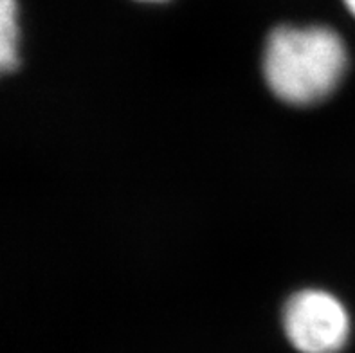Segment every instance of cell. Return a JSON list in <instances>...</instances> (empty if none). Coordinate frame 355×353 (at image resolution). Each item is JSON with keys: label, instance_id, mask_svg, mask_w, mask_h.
<instances>
[{"label": "cell", "instance_id": "obj_1", "mask_svg": "<svg viewBox=\"0 0 355 353\" xmlns=\"http://www.w3.org/2000/svg\"><path fill=\"white\" fill-rule=\"evenodd\" d=\"M270 92L293 107H312L338 90L348 69L347 44L327 26H278L261 58Z\"/></svg>", "mask_w": 355, "mask_h": 353}, {"label": "cell", "instance_id": "obj_2", "mask_svg": "<svg viewBox=\"0 0 355 353\" xmlns=\"http://www.w3.org/2000/svg\"><path fill=\"white\" fill-rule=\"evenodd\" d=\"M284 330L300 353H339L350 341V313L330 292L306 289L285 303Z\"/></svg>", "mask_w": 355, "mask_h": 353}, {"label": "cell", "instance_id": "obj_3", "mask_svg": "<svg viewBox=\"0 0 355 353\" xmlns=\"http://www.w3.org/2000/svg\"><path fill=\"white\" fill-rule=\"evenodd\" d=\"M20 26L17 0H0V78L20 67Z\"/></svg>", "mask_w": 355, "mask_h": 353}, {"label": "cell", "instance_id": "obj_4", "mask_svg": "<svg viewBox=\"0 0 355 353\" xmlns=\"http://www.w3.org/2000/svg\"><path fill=\"white\" fill-rule=\"evenodd\" d=\"M343 2H345V6H347L348 11H350V13L355 17V0H343Z\"/></svg>", "mask_w": 355, "mask_h": 353}, {"label": "cell", "instance_id": "obj_5", "mask_svg": "<svg viewBox=\"0 0 355 353\" xmlns=\"http://www.w3.org/2000/svg\"><path fill=\"white\" fill-rule=\"evenodd\" d=\"M141 2H164V0H141Z\"/></svg>", "mask_w": 355, "mask_h": 353}]
</instances>
